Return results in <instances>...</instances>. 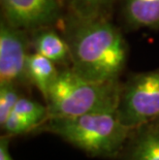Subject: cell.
Here are the masks:
<instances>
[{
  "label": "cell",
  "mask_w": 159,
  "mask_h": 160,
  "mask_svg": "<svg viewBox=\"0 0 159 160\" xmlns=\"http://www.w3.org/2000/svg\"><path fill=\"white\" fill-rule=\"evenodd\" d=\"M57 28L69 47L70 68L77 76L93 82L120 81L128 46L111 18H87L66 12Z\"/></svg>",
  "instance_id": "cell-1"
},
{
  "label": "cell",
  "mask_w": 159,
  "mask_h": 160,
  "mask_svg": "<svg viewBox=\"0 0 159 160\" xmlns=\"http://www.w3.org/2000/svg\"><path fill=\"white\" fill-rule=\"evenodd\" d=\"M43 132L56 135L90 157L118 159L131 129L121 122L115 110L76 117H51L32 133Z\"/></svg>",
  "instance_id": "cell-2"
},
{
  "label": "cell",
  "mask_w": 159,
  "mask_h": 160,
  "mask_svg": "<svg viewBox=\"0 0 159 160\" xmlns=\"http://www.w3.org/2000/svg\"><path fill=\"white\" fill-rule=\"evenodd\" d=\"M121 83V81H88L77 76L70 67H60L45 100L49 118L115 111Z\"/></svg>",
  "instance_id": "cell-3"
},
{
  "label": "cell",
  "mask_w": 159,
  "mask_h": 160,
  "mask_svg": "<svg viewBox=\"0 0 159 160\" xmlns=\"http://www.w3.org/2000/svg\"><path fill=\"white\" fill-rule=\"evenodd\" d=\"M116 111L130 129L159 120V68L129 74L121 83Z\"/></svg>",
  "instance_id": "cell-4"
},
{
  "label": "cell",
  "mask_w": 159,
  "mask_h": 160,
  "mask_svg": "<svg viewBox=\"0 0 159 160\" xmlns=\"http://www.w3.org/2000/svg\"><path fill=\"white\" fill-rule=\"evenodd\" d=\"M29 32L11 25L1 18L0 22V84H16L29 88L26 60L29 54Z\"/></svg>",
  "instance_id": "cell-5"
},
{
  "label": "cell",
  "mask_w": 159,
  "mask_h": 160,
  "mask_svg": "<svg viewBox=\"0 0 159 160\" xmlns=\"http://www.w3.org/2000/svg\"><path fill=\"white\" fill-rule=\"evenodd\" d=\"M2 19L27 32L58 26L66 9L61 0H0Z\"/></svg>",
  "instance_id": "cell-6"
},
{
  "label": "cell",
  "mask_w": 159,
  "mask_h": 160,
  "mask_svg": "<svg viewBox=\"0 0 159 160\" xmlns=\"http://www.w3.org/2000/svg\"><path fill=\"white\" fill-rule=\"evenodd\" d=\"M119 160H159V120L131 129Z\"/></svg>",
  "instance_id": "cell-7"
},
{
  "label": "cell",
  "mask_w": 159,
  "mask_h": 160,
  "mask_svg": "<svg viewBox=\"0 0 159 160\" xmlns=\"http://www.w3.org/2000/svg\"><path fill=\"white\" fill-rule=\"evenodd\" d=\"M117 5L125 30H159V0H118Z\"/></svg>",
  "instance_id": "cell-8"
},
{
  "label": "cell",
  "mask_w": 159,
  "mask_h": 160,
  "mask_svg": "<svg viewBox=\"0 0 159 160\" xmlns=\"http://www.w3.org/2000/svg\"><path fill=\"white\" fill-rule=\"evenodd\" d=\"M30 47L60 67H70L69 47L56 26L42 27L29 32Z\"/></svg>",
  "instance_id": "cell-9"
},
{
  "label": "cell",
  "mask_w": 159,
  "mask_h": 160,
  "mask_svg": "<svg viewBox=\"0 0 159 160\" xmlns=\"http://www.w3.org/2000/svg\"><path fill=\"white\" fill-rule=\"evenodd\" d=\"M59 70L60 68L56 63L38 53H29L27 56V79L31 86H34L39 91L45 100L51 86L58 76Z\"/></svg>",
  "instance_id": "cell-10"
},
{
  "label": "cell",
  "mask_w": 159,
  "mask_h": 160,
  "mask_svg": "<svg viewBox=\"0 0 159 160\" xmlns=\"http://www.w3.org/2000/svg\"><path fill=\"white\" fill-rule=\"evenodd\" d=\"M66 12L80 17L111 18L118 0H61Z\"/></svg>",
  "instance_id": "cell-11"
},
{
  "label": "cell",
  "mask_w": 159,
  "mask_h": 160,
  "mask_svg": "<svg viewBox=\"0 0 159 160\" xmlns=\"http://www.w3.org/2000/svg\"><path fill=\"white\" fill-rule=\"evenodd\" d=\"M22 89L16 84H0V126L4 124L18 100L23 96Z\"/></svg>",
  "instance_id": "cell-12"
},
{
  "label": "cell",
  "mask_w": 159,
  "mask_h": 160,
  "mask_svg": "<svg viewBox=\"0 0 159 160\" xmlns=\"http://www.w3.org/2000/svg\"><path fill=\"white\" fill-rule=\"evenodd\" d=\"M0 127H1L2 134L13 138L18 135L32 133L37 128V125L25 116L12 111L4 124Z\"/></svg>",
  "instance_id": "cell-13"
},
{
  "label": "cell",
  "mask_w": 159,
  "mask_h": 160,
  "mask_svg": "<svg viewBox=\"0 0 159 160\" xmlns=\"http://www.w3.org/2000/svg\"><path fill=\"white\" fill-rule=\"evenodd\" d=\"M11 137L2 134L0 138V160H15L9 153V142Z\"/></svg>",
  "instance_id": "cell-14"
}]
</instances>
